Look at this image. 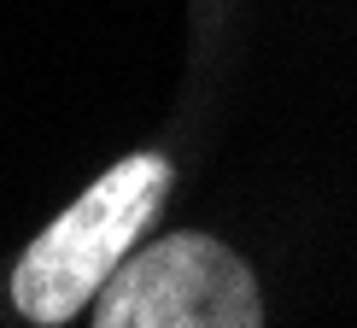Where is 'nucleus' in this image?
Masks as SVG:
<instances>
[{
	"mask_svg": "<svg viewBox=\"0 0 357 328\" xmlns=\"http://www.w3.org/2000/svg\"><path fill=\"white\" fill-rule=\"evenodd\" d=\"M165 200H170V158H158V153L117 158L106 176H94L82 188L77 205H65L18 252V264H12V311L36 328H65L70 317H82L94 305V293L106 288V276L158 223Z\"/></svg>",
	"mask_w": 357,
	"mask_h": 328,
	"instance_id": "obj_1",
	"label": "nucleus"
},
{
	"mask_svg": "<svg viewBox=\"0 0 357 328\" xmlns=\"http://www.w3.org/2000/svg\"><path fill=\"white\" fill-rule=\"evenodd\" d=\"M264 293L217 234L176 229L135 246L94 293V328H258Z\"/></svg>",
	"mask_w": 357,
	"mask_h": 328,
	"instance_id": "obj_2",
	"label": "nucleus"
}]
</instances>
